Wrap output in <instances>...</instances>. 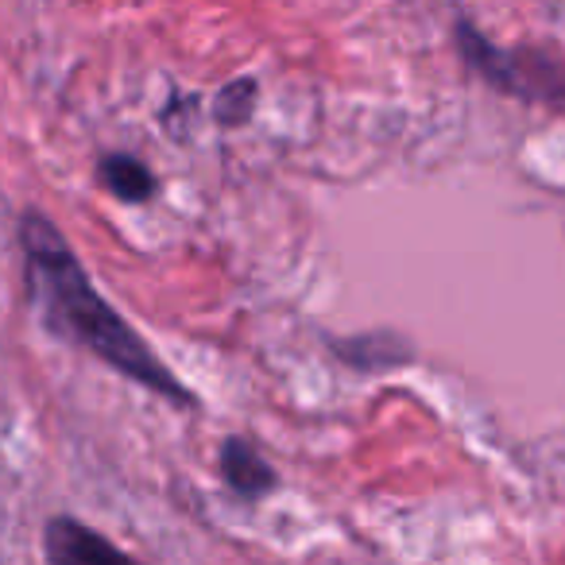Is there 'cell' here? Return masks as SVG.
Listing matches in <instances>:
<instances>
[{
  "instance_id": "6",
  "label": "cell",
  "mask_w": 565,
  "mask_h": 565,
  "mask_svg": "<svg viewBox=\"0 0 565 565\" xmlns=\"http://www.w3.org/2000/svg\"><path fill=\"white\" fill-rule=\"evenodd\" d=\"M97 174H102V182L120 202H148L156 194V174L132 156H105Z\"/></svg>"
},
{
  "instance_id": "7",
  "label": "cell",
  "mask_w": 565,
  "mask_h": 565,
  "mask_svg": "<svg viewBox=\"0 0 565 565\" xmlns=\"http://www.w3.org/2000/svg\"><path fill=\"white\" fill-rule=\"evenodd\" d=\"M252 105H256V82L236 78L217 94V102H213V117H217L225 128H241L244 120L252 117Z\"/></svg>"
},
{
  "instance_id": "1",
  "label": "cell",
  "mask_w": 565,
  "mask_h": 565,
  "mask_svg": "<svg viewBox=\"0 0 565 565\" xmlns=\"http://www.w3.org/2000/svg\"><path fill=\"white\" fill-rule=\"evenodd\" d=\"M20 248H24L32 302L40 307L43 322L55 338L74 341L125 380L171 399L174 407H194V395L143 345L140 333L109 307V299L94 287L66 236L40 210H28L20 217Z\"/></svg>"
},
{
  "instance_id": "5",
  "label": "cell",
  "mask_w": 565,
  "mask_h": 565,
  "mask_svg": "<svg viewBox=\"0 0 565 565\" xmlns=\"http://www.w3.org/2000/svg\"><path fill=\"white\" fill-rule=\"evenodd\" d=\"M333 353H341V361H349L353 369H395V364L411 361V349L403 345V338L395 333H376V338H353V341H333Z\"/></svg>"
},
{
  "instance_id": "4",
  "label": "cell",
  "mask_w": 565,
  "mask_h": 565,
  "mask_svg": "<svg viewBox=\"0 0 565 565\" xmlns=\"http://www.w3.org/2000/svg\"><path fill=\"white\" fill-rule=\"evenodd\" d=\"M217 465H221V477H225V484L233 488L236 495H244V500H259V495L275 488V469L256 454V446H252V441H244V438H225V441H221Z\"/></svg>"
},
{
  "instance_id": "3",
  "label": "cell",
  "mask_w": 565,
  "mask_h": 565,
  "mask_svg": "<svg viewBox=\"0 0 565 565\" xmlns=\"http://www.w3.org/2000/svg\"><path fill=\"white\" fill-rule=\"evenodd\" d=\"M43 554L47 565H140L132 554L113 546L105 534L74 515H55L43 526Z\"/></svg>"
},
{
  "instance_id": "2",
  "label": "cell",
  "mask_w": 565,
  "mask_h": 565,
  "mask_svg": "<svg viewBox=\"0 0 565 565\" xmlns=\"http://www.w3.org/2000/svg\"><path fill=\"white\" fill-rule=\"evenodd\" d=\"M457 47L465 51V63L492 86L508 89L515 97H531V102L565 105V74L550 58L531 55V51L492 47L472 24H457Z\"/></svg>"
}]
</instances>
